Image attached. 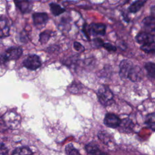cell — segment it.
I'll list each match as a JSON object with an SVG mask.
<instances>
[{
  "instance_id": "1",
  "label": "cell",
  "mask_w": 155,
  "mask_h": 155,
  "mask_svg": "<svg viewBox=\"0 0 155 155\" xmlns=\"http://www.w3.org/2000/svg\"><path fill=\"white\" fill-rule=\"evenodd\" d=\"M97 96L99 102L104 107H108L114 103V94L109 87L102 85L97 91Z\"/></svg>"
},
{
  "instance_id": "2",
  "label": "cell",
  "mask_w": 155,
  "mask_h": 155,
  "mask_svg": "<svg viewBox=\"0 0 155 155\" xmlns=\"http://www.w3.org/2000/svg\"><path fill=\"white\" fill-rule=\"evenodd\" d=\"M4 124L8 128L15 129L18 127L21 122V117L15 112L8 111L2 117Z\"/></svg>"
},
{
  "instance_id": "3",
  "label": "cell",
  "mask_w": 155,
  "mask_h": 155,
  "mask_svg": "<svg viewBox=\"0 0 155 155\" xmlns=\"http://www.w3.org/2000/svg\"><path fill=\"white\" fill-rule=\"evenodd\" d=\"M106 25L102 23H92L88 27L85 25L84 28L86 35L88 33L90 36H104L106 33Z\"/></svg>"
},
{
  "instance_id": "4",
  "label": "cell",
  "mask_w": 155,
  "mask_h": 155,
  "mask_svg": "<svg viewBox=\"0 0 155 155\" xmlns=\"http://www.w3.org/2000/svg\"><path fill=\"white\" fill-rule=\"evenodd\" d=\"M23 65L29 70H36L41 66V61L38 56L31 54L23 61Z\"/></svg>"
},
{
  "instance_id": "5",
  "label": "cell",
  "mask_w": 155,
  "mask_h": 155,
  "mask_svg": "<svg viewBox=\"0 0 155 155\" xmlns=\"http://www.w3.org/2000/svg\"><path fill=\"white\" fill-rule=\"evenodd\" d=\"M143 76V71L140 67L137 65L133 64L131 67L127 76V79L133 82L140 81Z\"/></svg>"
},
{
  "instance_id": "6",
  "label": "cell",
  "mask_w": 155,
  "mask_h": 155,
  "mask_svg": "<svg viewBox=\"0 0 155 155\" xmlns=\"http://www.w3.org/2000/svg\"><path fill=\"white\" fill-rule=\"evenodd\" d=\"M121 122V119L115 114L108 113L105 114L104 119V124L110 128H116L119 127Z\"/></svg>"
},
{
  "instance_id": "7",
  "label": "cell",
  "mask_w": 155,
  "mask_h": 155,
  "mask_svg": "<svg viewBox=\"0 0 155 155\" xmlns=\"http://www.w3.org/2000/svg\"><path fill=\"white\" fill-rule=\"evenodd\" d=\"M134 64L128 59H123L119 64V74L121 79H127L128 73Z\"/></svg>"
},
{
  "instance_id": "8",
  "label": "cell",
  "mask_w": 155,
  "mask_h": 155,
  "mask_svg": "<svg viewBox=\"0 0 155 155\" xmlns=\"http://www.w3.org/2000/svg\"><path fill=\"white\" fill-rule=\"evenodd\" d=\"M142 27L145 31L150 35H153L155 31V17L149 16L145 17L142 21Z\"/></svg>"
},
{
  "instance_id": "9",
  "label": "cell",
  "mask_w": 155,
  "mask_h": 155,
  "mask_svg": "<svg viewBox=\"0 0 155 155\" xmlns=\"http://www.w3.org/2000/svg\"><path fill=\"white\" fill-rule=\"evenodd\" d=\"M136 41L138 44H141L142 45H147L154 42V37L145 32V31H140L139 32L135 37Z\"/></svg>"
},
{
  "instance_id": "10",
  "label": "cell",
  "mask_w": 155,
  "mask_h": 155,
  "mask_svg": "<svg viewBox=\"0 0 155 155\" xmlns=\"http://www.w3.org/2000/svg\"><path fill=\"white\" fill-rule=\"evenodd\" d=\"M22 50L21 47H10L8 48L4 54L8 60H16L22 55Z\"/></svg>"
},
{
  "instance_id": "11",
  "label": "cell",
  "mask_w": 155,
  "mask_h": 155,
  "mask_svg": "<svg viewBox=\"0 0 155 155\" xmlns=\"http://www.w3.org/2000/svg\"><path fill=\"white\" fill-rule=\"evenodd\" d=\"M134 127V124L131 119L129 118H125L121 120L119 128L120 131L128 133L133 131Z\"/></svg>"
},
{
  "instance_id": "12",
  "label": "cell",
  "mask_w": 155,
  "mask_h": 155,
  "mask_svg": "<svg viewBox=\"0 0 155 155\" xmlns=\"http://www.w3.org/2000/svg\"><path fill=\"white\" fill-rule=\"evenodd\" d=\"M32 17L34 24L36 26L44 25L48 20V16L45 13H35Z\"/></svg>"
},
{
  "instance_id": "13",
  "label": "cell",
  "mask_w": 155,
  "mask_h": 155,
  "mask_svg": "<svg viewBox=\"0 0 155 155\" xmlns=\"http://www.w3.org/2000/svg\"><path fill=\"white\" fill-rule=\"evenodd\" d=\"M85 149L90 155H108L107 153L101 151L99 146L93 142L89 143L87 145Z\"/></svg>"
},
{
  "instance_id": "14",
  "label": "cell",
  "mask_w": 155,
  "mask_h": 155,
  "mask_svg": "<svg viewBox=\"0 0 155 155\" xmlns=\"http://www.w3.org/2000/svg\"><path fill=\"white\" fill-rule=\"evenodd\" d=\"M10 24L8 21L5 18H0V38L9 35Z\"/></svg>"
},
{
  "instance_id": "15",
  "label": "cell",
  "mask_w": 155,
  "mask_h": 155,
  "mask_svg": "<svg viewBox=\"0 0 155 155\" xmlns=\"http://www.w3.org/2000/svg\"><path fill=\"white\" fill-rule=\"evenodd\" d=\"M15 4L22 13H28L31 8V5L28 1H15Z\"/></svg>"
},
{
  "instance_id": "16",
  "label": "cell",
  "mask_w": 155,
  "mask_h": 155,
  "mask_svg": "<svg viewBox=\"0 0 155 155\" xmlns=\"http://www.w3.org/2000/svg\"><path fill=\"white\" fill-rule=\"evenodd\" d=\"M147 2V1H136L130 4V5L128 8V10L130 13H136L139 12L141 8L144 5V4Z\"/></svg>"
},
{
  "instance_id": "17",
  "label": "cell",
  "mask_w": 155,
  "mask_h": 155,
  "mask_svg": "<svg viewBox=\"0 0 155 155\" xmlns=\"http://www.w3.org/2000/svg\"><path fill=\"white\" fill-rule=\"evenodd\" d=\"M145 124L149 128L153 131H155V112L151 113L146 115Z\"/></svg>"
},
{
  "instance_id": "18",
  "label": "cell",
  "mask_w": 155,
  "mask_h": 155,
  "mask_svg": "<svg viewBox=\"0 0 155 155\" xmlns=\"http://www.w3.org/2000/svg\"><path fill=\"white\" fill-rule=\"evenodd\" d=\"M50 11L54 16H59L61 14L64 13L65 12V9L62 8L60 5L52 2L50 4Z\"/></svg>"
},
{
  "instance_id": "19",
  "label": "cell",
  "mask_w": 155,
  "mask_h": 155,
  "mask_svg": "<svg viewBox=\"0 0 155 155\" xmlns=\"http://www.w3.org/2000/svg\"><path fill=\"white\" fill-rule=\"evenodd\" d=\"M144 68L149 77L151 78H155V63L149 62L145 63Z\"/></svg>"
},
{
  "instance_id": "20",
  "label": "cell",
  "mask_w": 155,
  "mask_h": 155,
  "mask_svg": "<svg viewBox=\"0 0 155 155\" xmlns=\"http://www.w3.org/2000/svg\"><path fill=\"white\" fill-rule=\"evenodd\" d=\"M12 155H33V153L27 147H18L13 151Z\"/></svg>"
},
{
  "instance_id": "21",
  "label": "cell",
  "mask_w": 155,
  "mask_h": 155,
  "mask_svg": "<svg viewBox=\"0 0 155 155\" xmlns=\"http://www.w3.org/2000/svg\"><path fill=\"white\" fill-rule=\"evenodd\" d=\"M99 139L105 144H108L111 140V136L105 131H101L97 134Z\"/></svg>"
},
{
  "instance_id": "22",
  "label": "cell",
  "mask_w": 155,
  "mask_h": 155,
  "mask_svg": "<svg viewBox=\"0 0 155 155\" xmlns=\"http://www.w3.org/2000/svg\"><path fill=\"white\" fill-rule=\"evenodd\" d=\"M84 87H82V84L79 82H73L68 87L71 93L76 94L79 93L83 88Z\"/></svg>"
},
{
  "instance_id": "23",
  "label": "cell",
  "mask_w": 155,
  "mask_h": 155,
  "mask_svg": "<svg viewBox=\"0 0 155 155\" xmlns=\"http://www.w3.org/2000/svg\"><path fill=\"white\" fill-rule=\"evenodd\" d=\"M140 49L148 54H155V42L151 44L141 45Z\"/></svg>"
},
{
  "instance_id": "24",
  "label": "cell",
  "mask_w": 155,
  "mask_h": 155,
  "mask_svg": "<svg viewBox=\"0 0 155 155\" xmlns=\"http://www.w3.org/2000/svg\"><path fill=\"white\" fill-rule=\"evenodd\" d=\"M52 32L49 30H45L39 35V41L41 44H45L51 36Z\"/></svg>"
},
{
  "instance_id": "25",
  "label": "cell",
  "mask_w": 155,
  "mask_h": 155,
  "mask_svg": "<svg viewBox=\"0 0 155 155\" xmlns=\"http://www.w3.org/2000/svg\"><path fill=\"white\" fill-rule=\"evenodd\" d=\"M65 152L67 155H82L79 151L74 147L73 144L69 143L65 147Z\"/></svg>"
},
{
  "instance_id": "26",
  "label": "cell",
  "mask_w": 155,
  "mask_h": 155,
  "mask_svg": "<svg viewBox=\"0 0 155 155\" xmlns=\"http://www.w3.org/2000/svg\"><path fill=\"white\" fill-rule=\"evenodd\" d=\"M104 42L103 40L100 38H95L91 40V45L93 48H99L103 47Z\"/></svg>"
},
{
  "instance_id": "27",
  "label": "cell",
  "mask_w": 155,
  "mask_h": 155,
  "mask_svg": "<svg viewBox=\"0 0 155 155\" xmlns=\"http://www.w3.org/2000/svg\"><path fill=\"white\" fill-rule=\"evenodd\" d=\"M102 47H104L108 52H115L117 50L116 46H114L112 44L108 43V42L104 43Z\"/></svg>"
},
{
  "instance_id": "28",
  "label": "cell",
  "mask_w": 155,
  "mask_h": 155,
  "mask_svg": "<svg viewBox=\"0 0 155 155\" xmlns=\"http://www.w3.org/2000/svg\"><path fill=\"white\" fill-rule=\"evenodd\" d=\"M73 47L77 51H79V52H82V51H84L85 50V48L83 47V45L78 42H74Z\"/></svg>"
},
{
  "instance_id": "29",
  "label": "cell",
  "mask_w": 155,
  "mask_h": 155,
  "mask_svg": "<svg viewBox=\"0 0 155 155\" xmlns=\"http://www.w3.org/2000/svg\"><path fill=\"white\" fill-rule=\"evenodd\" d=\"M8 150L4 143L0 142V155H7Z\"/></svg>"
},
{
  "instance_id": "30",
  "label": "cell",
  "mask_w": 155,
  "mask_h": 155,
  "mask_svg": "<svg viewBox=\"0 0 155 155\" xmlns=\"http://www.w3.org/2000/svg\"><path fill=\"white\" fill-rule=\"evenodd\" d=\"M8 59L5 56V55L4 54H1L0 53V64H4L6 63L8 61Z\"/></svg>"
},
{
  "instance_id": "31",
  "label": "cell",
  "mask_w": 155,
  "mask_h": 155,
  "mask_svg": "<svg viewBox=\"0 0 155 155\" xmlns=\"http://www.w3.org/2000/svg\"><path fill=\"white\" fill-rule=\"evenodd\" d=\"M151 14L152 16L155 17V5L151 7Z\"/></svg>"
},
{
  "instance_id": "32",
  "label": "cell",
  "mask_w": 155,
  "mask_h": 155,
  "mask_svg": "<svg viewBox=\"0 0 155 155\" xmlns=\"http://www.w3.org/2000/svg\"><path fill=\"white\" fill-rule=\"evenodd\" d=\"M152 36H153V37H155V31H154V33H153V35H152Z\"/></svg>"
}]
</instances>
